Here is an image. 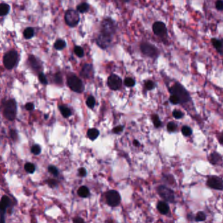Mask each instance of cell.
Instances as JSON below:
<instances>
[{"instance_id": "6da1fadb", "label": "cell", "mask_w": 223, "mask_h": 223, "mask_svg": "<svg viewBox=\"0 0 223 223\" xmlns=\"http://www.w3.org/2000/svg\"><path fill=\"white\" fill-rule=\"evenodd\" d=\"M169 91L171 94H174L179 98L181 103H187L191 99L190 94L187 90L178 82L175 83L172 87H170Z\"/></svg>"}, {"instance_id": "7a4b0ae2", "label": "cell", "mask_w": 223, "mask_h": 223, "mask_svg": "<svg viewBox=\"0 0 223 223\" xmlns=\"http://www.w3.org/2000/svg\"><path fill=\"white\" fill-rule=\"evenodd\" d=\"M140 50L145 56L156 60L160 56V51L155 45L149 43H142L140 45Z\"/></svg>"}, {"instance_id": "3957f363", "label": "cell", "mask_w": 223, "mask_h": 223, "mask_svg": "<svg viewBox=\"0 0 223 223\" xmlns=\"http://www.w3.org/2000/svg\"><path fill=\"white\" fill-rule=\"evenodd\" d=\"M17 113V105L14 100H9L5 103L4 110V117L9 120H14L15 119Z\"/></svg>"}, {"instance_id": "277c9868", "label": "cell", "mask_w": 223, "mask_h": 223, "mask_svg": "<svg viewBox=\"0 0 223 223\" xmlns=\"http://www.w3.org/2000/svg\"><path fill=\"white\" fill-rule=\"evenodd\" d=\"M19 60V54L15 51H11L5 53L3 58L5 68L7 69H12L16 65Z\"/></svg>"}, {"instance_id": "5b68a950", "label": "cell", "mask_w": 223, "mask_h": 223, "mask_svg": "<svg viewBox=\"0 0 223 223\" xmlns=\"http://www.w3.org/2000/svg\"><path fill=\"white\" fill-rule=\"evenodd\" d=\"M152 31L156 36L160 37L164 42L168 37L166 25L162 21H156L152 24Z\"/></svg>"}, {"instance_id": "8992f818", "label": "cell", "mask_w": 223, "mask_h": 223, "mask_svg": "<svg viewBox=\"0 0 223 223\" xmlns=\"http://www.w3.org/2000/svg\"><path fill=\"white\" fill-rule=\"evenodd\" d=\"M68 85L71 90H73L77 93H81L85 90V86L83 81L76 75H71L69 77L67 80Z\"/></svg>"}, {"instance_id": "52a82bcc", "label": "cell", "mask_w": 223, "mask_h": 223, "mask_svg": "<svg viewBox=\"0 0 223 223\" xmlns=\"http://www.w3.org/2000/svg\"><path fill=\"white\" fill-rule=\"evenodd\" d=\"M157 192L161 198L166 202L173 203L175 201V195L173 191L165 185H160L157 187Z\"/></svg>"}, {"instance_id": "ba28073f", "label": "cell", "mask_w": 223, "mask_h": 223, "mask_svg": "<svg viewBox=\"0 0 223 223\" xmlns=\"http://www.w3.org/2000/svg\"><path fill=\"white\" fill-rule=\"evenodd\" d=\"M65 21L69 27L76 26L80 21V16L77 11L69 9L66 11L65 14Z\"/></svg>"}, {"instance_id": "9c48e42d", "label": "cell", "mask_w": 223, "mask_h": 223, "mask_svg": "<svg viewBox=\"0 0 223 223\" xmlns=\"http://www.w3.org/2000/svg\"><path fill=\"white\" fill-rule=\"evenodd\" d=\"M116 31V24L114 20L111 19L103 20L101 24V32L113 36Z\"/></svg>"}, {"instance_id": "30bf717a", "label": "cell", "mask_w": 223, "mask_h": 223, "mask_svg": "<svg viewBox=\"0 0 223 223\" xmlns=\"http://www.w3.org/2000/svg\"><path fill=\"white\" fill-rule=\"evenodd\" d=\"M121 198L117 191L111 190L106 193V202L111 207H117L120 204Z\"/></svg>"}, {"instance_id": "8fae6325", "label": "cell", "mask_w": 223, "mask_h": 223, "mask_svg": "<svg viewBox=\"0 0 223 223\" xmlns=\"http://www.w3.org/2000/svg\"><path fill=\"white\" fill-rule=\"evenodd\" d=\"M206 184L208 187L217 190H223V179L217 176L209 177Z\"/></svg>"}, {"instance_id": "7c38bea8", "label": "cell", "mask_w": 223, "mask_h": 223, "mask_svg": "<svg viewBox=\"0 0 223 223\" xmlns=\"http://www.w3.org/2000/svg\"><path fill=\"white\" fill-rule=\"evenodd\" d=\"M112 41V36L101 32L96 38V43L102 49L108 48Z\"/></svg>"}, {"instance_id": "4fadbf2b", "label": "cell", "mask_w": 223, "mask_h": 223, "mask_svg": "<svg viewBox=\"0 0 223 223\" xmlns=\"http://www.w3.org/2000/svg\"><path fill=\"white\" fill-rule=\"evenodd\" d=\"M108 85L113 90H118L122 86V79L117 75L111 74L108 78Z\"/></svg>"}, {"instance_id": "5bb4252c", "label": "cell", "mask_w": 223, "mask_h": 223, "mask_svg": "<svg viewBox=\"0 0 223 223\" xmlns=\"http://www.w3.org/2000/svg\"><path fill=\"white\" fill-rule=\"evenodd\" d=\"M11 199L7 196H3L1 199V205H0V209H1V222H4V215L6 213V210L11 205Z\"/></svg>"}, {"instance_id": "9a60e30c", "label": "cell", "mask_w": 223, "mask_h": 223, "mask_svg": "<svg viewBox=\"0 0 223 223\" xmlns=\"http://www.w3.org/2000/svg\"><path fill=\"white\" fill-rule=\"evenodd\" d=\"M94 73L93 66L90 63H86L83 67L82 70L81 71L80 75L81 77L85 79H90L93 77Z\"/></svg>"}, {"instance_id": "2e32d148", "label": "cell", "mask_w": 223, "mask_h": 223, "mask_svg": "<svg viewBox=\"0 0 223 223\" xmlns=\"http://www.w3.org/2000/svg\"><path fill=\"white\" fill-rule=\"evenodd\" d=\"M28 63L30 65L31 68L36 71H40L42 68V66L39 62V61L34 56H33V55H31V56H29Z\"/></svg>"}, {"instance_id": "e0dca14e", "label": "cell", "mask_w": 223, "mask_h": 223, "mask_svg": "<svg viewBox=\"0 0 223 223\" xmlns=\"http://www.w3.org/2000/svg\"><path fill=\"white\" fill-rule=\"evenodd\" d=\"M211 41L213 47L216 49L217 53L220 55L223 56V39H219L217 38H212Z\"/></svg>"}, {"instance_id": "ac0fdd59", "label": "cell", "mask_w": 223, "mask_h": 223, "mask_svg": "<svg viewBox=\"0 0 223 223\" xmlns=\"http://www.w3.org/2000/svg\"><path fill=\"white\" fill-rule=\"evenodd\" d=\"M222 156L219 154L218 152H213L211 153L209 157V161L211 164L213 165H217L219 164L220 162H222Z\"/></svg>"}, {"instance_id": "d6986e66", "label": "cell", "mask_w": 223, "mask_h": 223, "mask_svg": "<svg viewBox=\"0 0 223 223\" xmlns=\"http://www.w3.org/2000/svg\"><path fill=\"white\" fill-rule=\"evenodd\" d=\"M157 209L162 215H166L170 211V207L166 202L160 201L157 204Z\"/></svg>"}, {"instance_id": "ffe728a7", "label": "cell", "mask_w": 223, "mask_h": 223, "mask_svg": "<svg viewBox=\"0 0 223 223\" xmlns=\"http://www.w3.org/2000/svg\"><path fill=\"white\" fill-rule=\"evenodd\" d=\"M100 135V132L96 128L89 129L87 132L88 138L92 141L95 140Z\"/></svg>"}, {"instance_id": "44dd1931", "label": "cell", "mask_w": 223, "mask_h": 223, "mask_svg": "<svg viewBox=\"0 0 223 223\" xmlns=\"http://www.w3.org/2000/svg\"><path fill=\"white\" fill-rule=\"evenodd\" d=\"M59 110L62 116L65 118H68L71 115V111L69 108L65 105H59Z\"/></svg>"}, {"instance_id": "7402d4cb", "label": "cell", "mask_w": 223, "mask_h": 223, "mask_svg": "<svg viewBox=\"0 0 223 223\" xmlns=\"http://www.w3.org/2000/svg\"><path fill=\"white\" fill-rule=\"evenodd\" d=\"M78 195L81 198H87L90 195L89 189L86 186L81 187L78 190Z\"/></svg>"}, {"instance_id": "603a6c76", "label": "cell", "mask_w": 223, "mask_h": 223, "mask_svg": "<svg viewBox=\"0 0 223 223\" xmlns=\"http://www.w3.org/2000/svg\"><path fill=\"white\" fill-rule=\"evenodd\" d=\"M10 11L9 5L7 4H1L0 5V16H6Z\"/></svg>"}, {"instance_id": "cb8c5ba5", "label": "cell", "mask_w": 223, "mask_h": 223, "mask_svg": "<svg viewBox=\"0 0 223 223\" xmlns=\"http://www.w3.org/2000/svg\"><path fill=\"white\" fill-rule=\"evenodd\" d=\"M34 29L33 28L28 27L25 29L24 32H23V35H24V37L26 39H30L34 36Z\"/></svg>"}, {"instance_id": "d4e9b609", "label": "cell", "mask_w": 223, "mask_h": 223, "mask_svg": "<svg viewBox=\"0 0 223 223\" xmlns=\"http://www.w3.org/2000/svg\"><path fill=\"white\" fill-rule=\"evenodd\" d=\"M66 47V43L64 40L62 39H58L56 42L54 43V47L55 49L58 51H61L64 48Z\"/></svg>"}, {"instance_id": "484cf974", "label": "cell", "mask_w": 223, "mask_h": 223, "mask_svg": "<svg viewBox=\"0 0 223 223\" xmlns=\"http://www.w3.org/2000/svg\"><path fill=\"white\" fill-rule=\"evenodd\" d=\"M90 8L89 5L86 3H82L77 7V11L81 13H85L87 12Z\"/></svg>"}, {"instance_id": "4316f807", "label": "cell", "mask_w": 223, "mask_h": 223, "mask_svg": "<svg viewBox=\"0 0 223 223\" xmlns=\"http://www.w3.org/2000/svg\"><path fill=\"white\" fill-rule=\"evenodd\" d=\"M152 120L153 124L154 126L156 127V128H160V127L162 126V122L160 120V118H159L158 115L156 114H154L152 115Z\"/></svg>"}, {"instance_id": "83f0119b", "label": "cell", "mask_w": 223, "mask_h": 223, "mask_svg": "<svg viewBox=\"0 0 223 223\" xmlns=\"http://www.w3.org/2000/svg\"><path fill=\"white\" fill-rule=\"evenodd\" d=\"M205 219H206V215L203 211H199L195 216V221L197 222L205 221Z\"/></svg>"}, {"instance_id": "f1b7e54d", "label": "cell", "mask_w": 223, "mask_h": 223, "mask_svg": "<svg viewBox=\"0 0 223 223\" xmlns=\"http://www.w3.org/2000/svg\"><path fill=\"white\" fill-rule=\"evenodd\" d=\"M24 169L26 171V172L29 173H33L35 172V170H36V167H35L33 164L28 162V163L25 164Z\"/></svg>"}, {"instance_id": "f546056e", "label": "cell", "mask_w": 223, "mask_h": 223, "mask_svg": "<svg viewBox=\"0 0 223 223\" xmlns=\"http://www.w3.org/2000/svg\"><path fill=\"white\" fill-rule=\"evenodd\" d=\"M86 105H87L88 108L90 109L94 108L95 105V100L92 95H90L87 98V100H86Z\"/></svg>"}, {"instance_id": "4dcf8cb0", "label": "cell", "mask_w": 223, "mask_h": 223, "mask_svg": "<svg viewBox=\"0 0 223 223\" xmlns=\"http://www.w3.org/2000/svg\"><path fill=\"white\" fill-rule=\"evenodd\" d=\"M181 132L185 136H190L191 135V134H192V129H191L190 127L188 126H184L182 127Z\"/></svg>"}, {"instance_id": "1f68e13d", "label": "cell", "mask_w": 223, "mask_h": 223, "mask_svg": "<svg viewBox=\"0 0 223 223\" xmlns=\"http://www.w3.org/2000/svg\"><path fill=\"white\" fill-rule=\"evenodd\" d=\"M74 53L79 58H83L84 55H85L83 48L80 47V46H75L74 48Z\"/></svg>"}, {"instance_id": "d6a6232c", "label": "cell", "mask_w": 223, "mask_h": 223, "mask_svg": "<svg viewBox=\"0 0 223 223\" xmlns=\"http://www.w3.org/2000/svg\"><path fill=\"white\" fill-rule=\"evenodd\" d=\"M124 83V85L126 86H128V87H133V86H134L135 85V81L131 77L126 78Z\"/></svg>"}, {"instance_id": "836d02e7", "label": "cell", "mask_w": 223, "mask_h": 223, "mask_svg": "<svg viewBox=\"0 0 223 223\" xmlns=\"http://www.w3.org/2000/svg\"><path fill=\"white\" fill-rule=\"evenodd\" d=\"M156 86V84L153 82L152 81L149 80L147 81L145 83V87L147 90H152L154 89Z\"/></svg>"}, {"instance_id": "e575fe53", "label": "cell", "mask_w": 223, "mask_h": 223, "mask_svg": "<svg viewBox=\"0 0 223 223\" xmlns=\"http://www.w3.org/2000/svg\"><path fill=\"white\" fill-rule=\"evenodd\" d=\"M172 115L173 117L176 118V119H180V118H182L184 117V113L182 111H181L180 110L175 109V110H173V111L172 113Z\"/></svg>"}, {"instance_id": "d590c367", "label": "cell", "mask_w": 223, "mask_h": 223, "mask_svg": "<svg viewBox=\"0 0 223 223\" xmlns=\"http://www.w3.org/2000/svg\"><path fill=\"white\" fill-rule=\"evenodd\" d=\"M177 128V125L173 122H170L167 125V131L170 132H175Z\"/></svg>"}, {"instance_id": "8d00e7d4", "label": "cell", "mask_w": 223, "mask_h": 223, "mask_svg": "<svg viewBox=\"0 0 223 223\" xmlns=\"http://www.w3.org/2000/svg\"><path fill=\"white\" fill-rule=\"evenodd\" d=\"M170 101L173 105H177L179 103H181V101L179 98L174 94H171L170 97Z\"/></svg>"}, {"instance_id": "74e56055", "label": "cell", "mask_w": 223, "mask_h": 223, "mask_svg": "<svg viewBox=\"0 0 223 223\" xmlns=\"http://www.w3.org/2000/svg\"><path fill=\"white\" fill-rule=\"evenodd\" d=\"M38 78H39V80L41 83H42L43 85H47L48 81L47 79V77H45V74L43 73V72H40V73H39Z\"/></svg>"}, {"instance_id": "f35d334b", "label": "cell", "mask_w": 223, "mask_h": 223, "mask_svg": "<svg viewBox=\"0 0 223 223\" xmlns=\"http://www.w3.org/2000/svg\"><path fill=\"white\" fill-rule=\"evenodd\" d=\"M48 170L49 173H51L52 175H53L54 176L56 177L59 174V172L58 170L56 167L54 166H50L48 167Z\"/></svg>"}, {"instance_id": "ab89813d", "label": "cell", "mask_w": 223, "mask_h": 223, "mask_svg": "<svg viewBox=\"0 0 223 223\" xmlns=\"http://www.w3.org/2000/svg\"><path fill=\"white\" fill-rule=\"evenodd\" d=\"M31 152L34 155H38L40 154L41 152V147L39 145H33V147H31Z\"/></svg>"}, {"instance_id": "60d3db41", "label": "cell", "mask_w": 223, "mask_h": 223, "mask_svg": "<svg viewBox=\"0 0 223 223\" xmlns=\"http://www.w3.org/2000/svg\"><path fill=\"white\" fill-rule=\"evenodd\" d=\"M215 8L219 11H223V0H217Z\"/></svg>"}, {"instance_id": "b9f144b4", "label": "cell", "mask_w": 223, "mask_h": 223, "mask_svg": "<svg viewBox=\"0 0 223 223\" xmlns=\"http://www.w3.org/2000/svg\"><path fill=\"white\" fill-rule=\"evenodd\" d=\"M54 81L58 85H61L62 83V77L60 73H57L54 75Z\"/></svg>"}, {"instance_id": "7bdbcfd3", "label": "cell", "mask_w": 223, "mask_h": 223, "mask_svg": "<svg viewBox=\"0 0 223 223\" xmlns=\"http://www.w3.org/2000/svg\"><path fill=\"white\" fill-rule=\"evenodd\" d=\"M123 130H124L123 126H118L113 129V132L114 134H119V133L123 131Z\"/></svg>"}, {"instance_id": "ee69618b", "label": "cell", "mask_w": 223, "mask_h": 223, "mask_svg": "<svg viewBox=\"0 0 223 223\" xmlns=\"http://www.w3.org/2000/svg\"><path fill=\"white\" fill-rule=\"evenodd\" d=\"M47 183L48 186L51 188H54L57 186V181L54 179H48L47 181Z\"/></svg>"}, {"instance_id": "f6af8a7d", "label": "cell", "mask_w": 223, "mask_h": 223, "mask_svg": "<svg viewBox=\"0 0 223 223\" xmlns=\"http://www.w3.org/2000/svg\"><path fill=\"white\" fill-rule=\"evenodd\" d=\"M25 108L28 110V111H32V110L34 109V105L33 103L29 102L26 103V105H25Z\"/></svg>"}, {"instance_id": "bcb514c9", "label": "cell", "mask_w": 223, "mask_h": 223, "mask_svg": "<svg viewBox=\"0 0 223 223\" xmlns=\"http://www.w3.org/2000/svg\"><path fill=\"white\" fill-rule=\"evenodd\" d=\"M79 173L80 176L81 177H85L86 175V170L85 168L84 167H81V168L79 170Z\"/></svg>"}, {"instance_id": "7dc6e473", "label": "cell", "mask_w": 223, "mask_h": 223, "mask_svg": "<svg viewBox=\"0 0 223 223\" xmlns=\"http://www.w3.org/2000/svg\"><path fill=\"white\" fill-rule=\"evenodd\" d=\"M10 133H11V138H12L13 139V140H15L16 139V137L17 136V134H16V132L14 131V130H11Z\"/></svg>"}, {"instance_id": "c3c4849f", "label": "cell", "mask_w": 223, "mask_h": 223, "mask_svg": "<svg viewBox=\"0 0 223 223\" xmlns=\"http://www.w3.org/2000/svg\"><path fill=\"white\" fill-rule=\"evenodd\" d=\"M73 222H83L84 220L80 218V217H77V218L73 219Z\"/></svg>"}, {"instance_id": "681fc988", "label": "cell", "mask_w": 223, "mask_h": 223, "mask_svg": "<svg viewBox=\"0 0 223 223\" xmlns=\"http://www.w3.org/2000/svg\"><path fill=\"white\" fill-rule=\"evenodd\" d=\"M219 143L222 145H223V132L219 135Z\"/></svg>"}, {"instance_id": "f907efd6", "label": "cell", "mask_w": 223, "mask_h": 223, "mask_svg": "<svg viewBox=\"0 0 223 223\" xmlns=\"http://www.w3.org/2000/svg\"><path fill=\"white\" fill-rule=\"evenodd\" d=\"M133 143H134V145H135V147H139V146L140 145V142H139L138 140H135L134 141V142H133Z\"/></svg>"}, {"instance_id": "816d5d0a", "label": "cell", "mask_w": 223, "mask_h": 223, "mask_svg": "<svg viewBox=\"0 0 223 223\" xmlns=\"http://www.w3.org/2000/svg\"><path fill=\"white\" fill-rule=\"evenodd\" d=\"M187 218L188 219L190 220V221H193V215L192 214H189V215H187Z\"/></svg>"}, {"instance_id": "f5cc1de1", "label": "cell", "mask_w": 223, "mask_h": 223, "mask_svg": "<svg viewBox=\"0 0 223 223\" xmlns=\"http://www.w3.org/2000/svg\"><path fill=\"white\" fill-rule=\"evenodd\" d=\"M45 118H46V119H47V118H48V115H45Z\"/></svg>"}, {"instance_id": "db71d44e", "label": "cell", "mask_w": 223, "mask_h": 223, "mask_svg": "<svg viewBox=\"0 0 223 223\" xmlns=\"http://www.w3.org/2000/svg\"><path fill=\"white\" fill-rule=\"evenodd\" d=\"M124 1H126V2H128V1H130V0H124Z\"/></svg>"}, {"instance_id": "11a10c76", "label": "cell", "mask_w": 223, "mask_h": 223, "mask_svg": "<svg viewBox=\"0 0 223 223\" xmlns=\"http://www.w3.org/2000/svg\"><path fill=\"white\" fill-rule=\"evenodd\" d=\"M222 64H223V61H222Z\"/></svg>"}]
</instances>
